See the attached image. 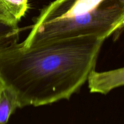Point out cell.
<instances>
[{
	"label": "cell",
	"instance_id": "1",
	"mask_svg": "<svg viewBox=\"0 0 124 124\" xmlns=\"http://www.w3.org/2000/svg\"><path fill=\"white\" fill-rule=\"evenodd\" d=\"M105 40L86 36L31 47L0 50V82L16 95L19 108L69 99L95 69Z\"/></svg>",
	"mask_w": 124,
	"mask_h": 124
},
{
	"label": "cell",
	"instance_id": "2",
	"mask_svg": "<svg viewBox=\"0 0 124 124\" xmlns=\"http://www.w3.org/2000/svg\"><path fill=\"white\" fill-rule=\"evenodd\" d=\"M124 27V0H54L41 10L22 44L86 36L105 40Z\"/></svg>",
	"mask_w": 124,
	"mask_h": 124
},
{
	"label": "cell",
	"instance_id": "3",
	"mask_svg": "<svg viewBox=\"0 0 124 124\" xmlns=\"http://www.w3.org/2000/svg\"><path fill=\"white\" fill-rule=\"evenodd\" d=\"M88 88L91 93L106 94L115 88L124 86V67L90 75Z\"/></svg>",
	"mask_w": 124,
	"mask_h": 124
},
{
	"label": "cell",
	"instance_id": "4",
	"mask_svg": "<svg viewBox=\"0 0 124 124\" xmlns=\"http://www.w3.org/2000/svg\"><path fill=\"white\" fill-rule=\"evenodd\" d=\"M29 0H0V21L16 27L29 8Z\"/></svg>",
	"mask_w": 124,
	"mask_h": 124
},
{
	"label": "cell",
	"instance_id": "5",
	"mask_svg": "<svg viewBox=\"0 0 124 124\" xmlns=\"http://www.w3.org/2000/svg\"><path fill=\"white\" fill-rule=\"evenodd\" d=\"M19 108L18 98L11 89L2 85L0 92V124H6L10 117Z\"/></svg>",
	"mask_w": 124,
	"mask_h": 124
},
{
	"label": "cell",
	"instance_id": "6",
	"mask_svg": "<svg viewBox=\"0 0 124 124\" xmlns=\"http://www.w3.org/2000/svg\"><path fill=\"white\" fill-rule=\"evenodd\" d=\"M19 33L18 27L10 26L0 21V50L18 42Z\"/></svg>",
	"mask_w": 124,
	"mask_h": 124
},
{
	"label": "cell",
	"instance_id": "7",
	"mask_svg": "<svg viewBox=\"0 0 124 124\" xmlns=\"http://www.w3.org/2000/svg\"><path fill=\"white\" fill-rule=\"evenodd\" d=\"M2 84H1V82H0V92H1V88H2Z\"/></svg>",
	"mask_w": 124,
	"mask_h": 124
}]
</instances>
